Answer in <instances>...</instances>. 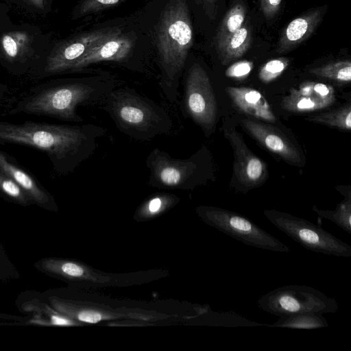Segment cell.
<instances>
[{"mask_svg": "<svg viewBox=\"0 0 351 351\" xmlns=\"http://www.w3.org/2000/svg\"><path fill=\"white\" fill-rule=\"evenodd\" d=\"M160 72L159 86L170 103L180 95V83L194 31L189 0H154L141 11Z\"/></svg>", "mask_w": 351, "mask_h": 351, "instance_id": "cell-1", "label": "cell"}, {"mask_svg": "<svg viewBox=\"0 0 351 351\" xmlns=\"http://www.w3.org/2000/svg\"><path fill=\"white\" fill-rule=\"evenodd\" d=\"M107 130L93 123L57 125L0 121V143L24 145L45 152L56 171L67 175L95 152Z\"/></svg>", "mask_w": 351, "mask_h": 351, "instance_id": "cell-2", "label": "cell"}, {"mask_svg": "<svg viewBox=\"0 0 351 351\" xmlns=\"http://www.w3.org/2000/svg\"><path fill=\"white\" fill-rule=\"evenodd\" d=\"M121 82L113 74L94 70L87 76L58 81L47 89L22 101L17 112L47 115L63 121L80 123V106H99Z\"/></svg>", "mask_w": 351, "mask_h": 351, "instance_id": "cell-3", "label": "cell"}, {"mask_svg": "<svg viewBox=\"0 0 351 351\" xmlns=\"http://www.w3.org/2000/svg\"><path fill=\"white\" fill-rule=\"evenodd\" d=\"M98 107L119 132L137 141H150L173 129L172 119L162 106L127 86L115 88Z\"/></svg>", "mask_w": 351, "mask_h": 351, "instance_id": "cell-4", "label": "cell"}, {"mask_svg": "<svg viewBox=\"0 0 351 351\" xmlns=\"http://www.w3.org/2000/svg\"><path fill=\"white\" fill-rule=\"evenodd\" d=\"M153 57L149 31L141 12L125 17L120 27L91 48L73 67L71 73H91L90 65L114 62L128 70L143 73Z\"/></svg>", "mask_w": 351, "mask_h": 351, "instance_id": "cell-5", "label": "cell"}, {"mask_svg": "<svg viewBox=\"0 0 351 351\" xmlns=\"http://www.w3.org/2000/svg\"><path fill=\"white\" fill-rule=\"evenodd\" d=\"M145 165L149 171L148 184L157 189H193L204 182L206 169L205 150L202 149L190 157H172L155 147L147 155Z\"/></svg>", "mask_w": 351, "mask_h": 351, "instance_id": "cell-6", "label": "cell"}, {"mask_svg": "<svg viewBox=\"0 0 351 351\" xmlns=\"http://www.w3.org/2000/svg\"><path fill=\"white\" fill-rule=\"evenodd\" d=\"M182 77V114L208 132L214 127L217 118V101L210 77L200 63L189 62L188 59Z\"/></svg>", "mask_w": 351, "mask_h": 351, "instance_id": "cell-7", "label": "cell"}, {"mask_svg": "<svg viewBox=\"0 0 351 351\" xmlns=\"http://www.w3.org/2000/svg\"><path fill=\"white\" fill-rule=\"evenodd\" d=\"M256 304L263 311L280 317L300 313H335L339 304L332 297L306 285H289L260 297Z\"/></svg>", "mask_w": 351, "mask_h": 351, "instance_id": "cell-8", "label": "cell"}, {"mask_svg": "<svg viewBox=\"0 0 351 351\" xmlns=\"http://www.w3.org/2000/svg\"><path fill=\"white\" fill-rule=\"evenodd\" d=\"M265 217L278 229L304 248L316 253L337 257H351V246L321 226L277 210H265Z\"/></svg>", "mask_w": 351, "mask_h": 351, "instance_id": "cell-9", "label": "cell"}, {"mask_svg": "<svg viewBox=\"0 0 351 351\" xmlns=\"http://www.w3.org/2000/svg\"><path fill=\"white\" fill-rule=\"evenodd\" d=\"M196 210L206 223L247 245L276 252H291L288 245L243 215L215 206H201Z\"/></svg>", "mask_w": 351, "mask_h": 351, "instance_id": "cell-10", "label": "cell"}, {"mask_svg": "<svg viewBox=\"0 0 351 351\" xmlns=\"http://www.w3.org/2000/svg\"><path fill=\"white\" fill-rule=\"evenodd\" d=\"M124 19L125 17L104 22L62 42L48 57L47 72L71 73L74 65L91 48L116 32Z\"/></svg>", "mask_w": 351, "mask_h": 351, "instance_id": "cell-11", "label": "cell"}, {"mask_svg": "<svg viewBox=\"0 0 351 351\" xmlns=\"http://www.w3.org/2000/svg\"><path fill=\"white\" fill-rule=\"evenodd\" d=\"M225 134L233 147L234 171L240 184L247 189L261 184L267 174L265 162L248 149L237 130H226Z\"/></svg>", "mask_w": 351, "mask_h": 351, "instance_id": "cell-12", "label": "cell"}, {"mask_svg": "<svg viewBox=\"0 0 351 351\" xmlns=\"http://www.w3.org/2000/svg\"><path fill=\"white\" fill-rule=\"evenodd\" d=\"M335 101L332 86L323 83L305 82L298 88H291L284 97L282 107L290 112H306L322 109Z\"/></svg>", "mask_w": 351, "mask_h": 351, "instance_id": "cell-13", "label": "cell"}, {"mask_svg": "<svg viewBox=\"0 0 351 351\" xmlns=\"http://www.w3.org/2000/svg\"><path fill=\"white\" fill-rule=\"evenodd\" d=\"M245 129L268 150L286 161L300 165L301 155L294 145L275 128L251 119H243Z\"/></svg>", "mask_w": 351, "mask_h": 351, "instance_id": "cell-14", "label": "cell"}, {"mask_svg": "<svg viewBox=\"0 0 351 351\" xmlns=\"http://www.w3.org/2000/svg\"><path fill=\"white\" fill-rule=\"evenodd\" d=\"M324 11V8H316L292 20L280 37L277 52H288L306 40L320 23Z\"/></svg>", "mask_w": 351, "mask_h": 351, "instance_id": "cell-15", "label": "cell"}, {"mask_svg": "<svg viewBox=\"0 0 351 351\" xmlns=\"http://www.w3.org/2000/svg\"><path fill=\"white\" fill-rule=\"evenodd\" d=\"M226 91L242 112L268 122L276 121L269 104L259 91L247 87H228Z\"/></svg>", "mask_w": 351, "mask_h": 351, "instance_id": "cell-16", "label": "cell"}, {"mask_svg": "<svg viewBox=\"0 0 351 351\" xmlns=\"http://www.w3.org/2000/svg\"><path fill=\"white\" fill-rule=\"evenodd\" d=\"M0 172L12 179L33 200L39 205L51 204L50 195L37 183L27 171L15 165L0 151Z\"/></svg>", "mask_w": 351, "mask_h": 351, "instance_id": "cell-17", "label": "cell"}, {"mask_svg": "<svg viewBox=\"0 0 351 351\" xmlns=\"http://www.w3.org/2000/svg\"><path fill=\"white\" fill-rule=\"evenodd\" d=\"M251 38L250 26L247 24L243 25L217 50L221 63L226 65L241 57L249 49Z\"/></svg>", "mask_w": 351, "mask_h": 351, "instance_id": "cell-18", "label": "cell"}, {"mask_svg": "<svg viewBox=\"0 0 351 351\" xmlns=\"http://www.w3.org/2000/svg\"><path fill=\"white\" fill-rule=\"evenodd\" d=\"M265 326L311 330L328 327L329 324L322 314L300 313L280 316L276 322L265 324Z\"/></svg>", "mask_w": 351, "mask_h": 351, "instance_id": "cell-19", "label": "cell"}, {"mask_svg": "<svg viewBox=\"0 0 351 351\" xmlns=\"http://www.w3.org/2000/svg\"><path fill=\"white\" fill-rule=\"evenodd\" d=\"M246 17V8L242 2L234 4L226 14L215 37L217 51L243 25Z\"/></svg>", "mask_w": 351, "mask_h": 351, "instance_id": "cell-20", "label": "cell"}, {"mask_svg": "<svg viewBox=\"0 0 351 351\" xmlns=\"http://www.w3.org/2000/svg\"><path fill=\"white\" fill-rule=\"evenodd\" d=\"M24 309L30 312H36L38 315L29 322L41 326H73L77 325L76 320L58 312L53 307L45 303L32 302L27 304Z\"/></svg>", "mask_w": 351, "mask_h": 351, "instance_id": "cell-21", "label": "cell"}, {"mask_svg": "<svg viewBox=\"0 0 351 351\" xmlns=\"http://www.w3.org/2000/svg\"><path fill=\"white\" fill-rule=\"evenodd\" d=\"M313 210L319 217L325 218L351 234V196L350 192L345 194L343 200L333 210H322L314 206Z\"/></svg>", "mask_w": 351, "mask_h": 351, "instance_id": "cell-22", "label": "cell"}, {"mask_svg": "<svg viewBox=\"0 0 351 351\" xmlns=\"http://www.w3.org/2000/svg\"><path fill=\"white\" fill-rule=\"evenodd\" d=\"M42 268L49 272L71 280L83 279L86 269L80 263L54 258H46L41 262Z\"/></svg>", "mask_w": 351, "mask_h": 351, "instance_id": "cell-23", "label": "cell"}, {"mask_svg": "<svg viewBox=\"0 0 351 351\" xmlns=\"http://www.w3.org/2000/svg\"><path fill=\"white\" fill-rule=\"evenodd\" d=\"M310 73L339 83H349L351 80L350 60L337 61L313 68Z\"/></svg>", "mask_w": 351, "mask_h": 351, "instance_id": "cell-24", "label": "cell"}, {"mask_svg": "<svg viewBox=\"0 0 351 351\" xmlns=\"http://www.w3.org/2000/svg\"><path fill=\"white\" fill-rule=\"evenodd\" d=\"M308 120L350 130L351 128V106L348 104L338 109L308 118Z\"/></svg>", "mask_w": 351, "mask_h": 351, "instance_id": "cell-25", "label": "cell"}, {"mask_svg": "<svg viewBox=\"0 0 351 351\" xmlns=\"http://www.w3.org/2000/svg\"><path fill=\"white\" fill-rule=\"evenodd\" d=\"M178 201L179 198L173 194L157 193L143 203L139 213L142 215H154L173 206Z\"/></svg>", "mask_w": 351, "mask_h": 351, "instance_id": "cell-26", "label": "cell"}, {"mask_svg": "<svg viewBox=\"0 0 351 351\" xmlns=\"http://www.w3.org/2000/svg\"><path fill=\"white\" fill-rule=\"evenodd\" d=\"M126 0H80L74 8L73 16L80 19L99 13Z\"/></svg>", "mask_w": 351, "mask_h": 351, "instance_id": "cell-27", "label": "cell"}, {"mask_svg": "<svg viewBox=\"0 0 351 351\" xmlns=\"http://www.w3.org/2000/svg\"><path fill=\"white\" fill-rule=\"evenodd\" d=\"M28 44L27 34L20 32L5 34L1 39V46L5 56L12 60L19 57Z\"/></svg>", "mask_w": 351, "mask_h": 351, "instance_id": "cell-28", "label": "cell"}, {"mask_svg": "<svg viewBox=\"0 0 351 351\" xmlns=\"http://www.w3.org/2000/svg\"><path fill=\"white\" fill-rule=\"evenodd\" d=\"M289 61L285 58L272 59L262 66L259 71V78L268 83L278 77L287 68Z\"/></svg>", "mask_w": 351, "mask_h": 351, "instance_id": "cell-29", "label": "cell"}, {"mask_svg": "<svg viewBox=\"0 0 351 351\" xmlns=\"http://www.w3.org/2000/svg\"><path fill=\"white\" fill-rule=\"evenodd\" d=\"M0 191L23 204H27L31 200L27 193L12 179L1 172H0Z\"/></svg>", "mask_w": 351, "mask_h": 351, "instance_id": "cell-30", "label": "cell"}, {"mask_svg": "<svg viewBox=\"0 0 351 351\" xmlns=\"http://www.w3.org/2000/svg\"><path fill=\"white\" fill-rule=\"evenodd\" d=\"M253 69V62L247 60L237 62L230 65L226 71V75L230 78L243 80Z\"/></svg>", "mask_w": 351, "mask_h": 351, "instance_id": "cell-31", "label": "cell"}, {"mask_svg": "<svg viewBox=\"0 0 351 351\" xmlns=\"http://www.w3.org/2000/svg\"><path fill=\"white\" fill-rule=\"evenodd\" d=\"M282 0H260V6L267 19L273 18L278 12Z\"/></svg>", "mask_w": 351, "mask_h": 351, "instance_id": "cell-32", "label": "cell"}, {"mask_svg": "<svg viewBox=\"0 0 351 351\" xmlns=\"http://www.w3.org/2000/svg\"><path fill=\"white\" fill-rule=\"evenodd\" d=\"M195 4L199 7L206 16L210 20L215 18L218 0H193Z\"/></svg>", "mask_w": 351, "mask_h": 351, "instance_id": "cell-33", "label": "cell"}, {"mask_svg": "<svg viewBox=\"0 0 351 351\" xmlns=\"http://www.w3.org/2000/svg\"><path fill=\"white\" fill-rule=\"evenodd\" d=\"M32 3L37 7L38 8H44V0H30Z\"/></svg>", "mask_w": 351, "mask_h": 351, "instance_id": "cell-34", "label": "cell"}]
</instances>
